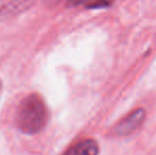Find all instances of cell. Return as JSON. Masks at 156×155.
<instances>
[{"label":"cell","instance_id":"obj_1","mask_svg":"<svg viewBox=\"0 0 156 155\" xmlns=\"http://www.w3.org/2000/svg\"><path fill=\"white\" fill-rule=\"evenodd\" d=\"M16 125L20 132L27 135L38 134L49 121V111L44 99L37 93L23 98L16 112Z\"/></svg>","mask_w":156,"mask_h":155},{"label":"cell","instance_id":"obj_2","mask_svg":"<svg viewBox=\"0 0 156 155\" xmlns=\"http://www.w3.org/2000/svg\"><path fill=\"white\" fill-rule=\"evenodd\" d=\"M146 111L144 108H137L125 116L114 128V134L118 137H126L139 130L146 120Z\"/></svg>","mask_w":156,"mask_h":155},{"label":"cell","instance_id":"obj_3","mask_svg":"<svg viewBox=\"0 0 156 155\" xmlns=\"http://www.w3.org/2000/svg\"><path fill=\"white\" fill-rule=\"evenodd\" d=\"M34 0H0V21L8 20L28 11Z\"/></svg>","mask_w":156,"mask_h":155},{"label":"cell","instance_id":"obj_4","mask_svg":"<svg viewBox=\"0 0 156 155\" xmlns=\"http://www.w3.org/2000/svg\"><path fill=\"white\" fill-rule=\"evenodd\" d=\"M99 146L94 139H84L72 148H70L64 155H98Z\"/></svg>","mask_w":156,"mask_h":155},{"label":"cell","instance_id":"obj_5","mask_svg":"<svg viewBox=\"0 0 156 155\" xmlns=\"http://www.w3.org/2000/svg\"><path fill=\"white\" fill-rule=\"evenodd\" d=\"M70 1L73 5H82L86 9H102L109 6L114 0H70Z\"/></svg>","mask_w":156,"mask_h":155},{"label":"cell","instance_id":"obj_6","mask_svg":"<svg viewBox=\"0 0 156 155\" xmlns=\"http://www.w3.org/2000/svg\"><path fill=\"white\" fill-rule=\"evenodd\" d=\"M0 93H1V82H0Z\"/></svg>","mask_w":156,"mask_h":155}]
</instances>
